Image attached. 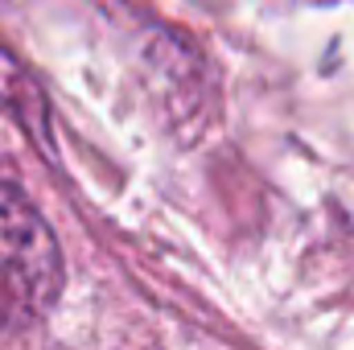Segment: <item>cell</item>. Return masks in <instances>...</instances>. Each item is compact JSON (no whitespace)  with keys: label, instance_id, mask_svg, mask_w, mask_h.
Here are the masks:
<instances>
[{"label":"cell","instance_id":"cell-1","mask_svg":"<svg viewBox=\"0 0 354 350\" xmlns=\"http://www.w3.org/2000/svg\"><path fill=\"white\" fill-rule=\"evenodd\" d=\"M62 293V252L37 206L0 181V326H29Z\"/></svg>","mask_w":354,"mask_h":350}]
</instances>
